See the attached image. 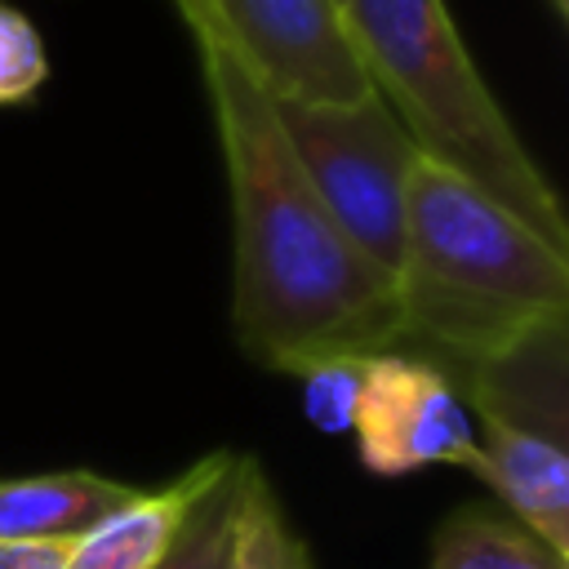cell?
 Segmentation results:
<instances>
[{
    "mask_svg": "<svg viewBox=\"0 0 569 569\" xmlns=\"http://www.w3.org/2000/svg\"><path fill=\"white\" fill-rule=\"evenodd\" d=\"M351 431L365 471L387 480L422 467H471L476 458V418L449 369L405 347L365 356Z\"/></svg>",
    "mask_w": 569,
    "mask_h": 569,
    "instance_id": "8992f818",
    "label": "cell"
},
{
    "mask_svg": "<svg viewBox=\"0 0 569 569\" xmlns=\"http://www.w3.org/2000/svg\"><path fill=\"white\" fill-rule=\"evenodd\" d=\"M276 120L351 244L396 276L405 253L409 173L422 156L396 111L369 93L360 102H289L276 98Z\"/></svg>",
    "mask_w": 569,
    "mask_h": 569,
    "instance_id": "277c9868",
    "label": "cell"
},
{
    "mask_svg": "<svg viewBox=\"0 0 569 569\" xmlns=\"http://www.w3.org/2000/svg\"><path fill=\"white\" fill-rule=\"evenodd\" d=\"M49 76V53L40 31L31 27V18L0 0V107L9 102H27Z\"/></svg>",
    "mask_w": 569,
    "mask_h": 569,
    "instance_id": "4fadbf2b",
    "label": "cell"
},
{
    "mask_svg": "<svg viewBox=\"0 0 569 569\" xmlns=\"http://www.w3.org/2000/svg\"><path fill=\"white\" fill-rule=\"evenodd\" d=\"M191 4L271 98L360 102L373 89L338 0H173Z\"/></svg>",
    "mask_w": 569,
    "mask_h": 569,
    "instance_id": "5b68a950",
    "label": "cell"
},
{
    "mask_svg": "<svg viewBox=\"0 0 569 569\" xmlns=\"http://www.w3.org/2000/svg\"><path fill=\"white\" fill-rule=\"evenodd\" d=\"M138 489L89 467L4 476L0 480V542H71Z\"/></svg>",
    "mask_w": 569,
    "mask_h": 569,
    "instance_id": "ba28073f",
    "label": "cell"
},
{
    "mask_svg": "<svg viewBox=\"0 0 569 569\" xmlns=\"http://www.w3.org/2000/svg\"><path fill=\"white\" fill-rule=\"evenodd\" d=\"M467 471H476L520 525L569 556V453L560 440L476 422V458Z\"/></svg>",
    "mask_w": 569,
    "mask_h": 569,
    "instance_id": "52a82bcc",
    "label": "cell"
},
{
    "mask_svg": "<svg viewBox=\"0 0 569 569\" xmlns=\"http://www.w3.org/2000/svg\"><path fill=\"white\" fill-rule=\"evenodd\" d=\"M240 476H244V453L218 449L204 485L191 493L187 511L178 516V525L151 569H231Z\"/></svg>",
    "mask_w": 569,
    "mask_h": 569,
    "instance_id": "8fae6325",
    "label": "cell"
},
{
    "mask_svg": "<svg viewBox=\"0 0 569 569\" xmlns=\"http://www.w3.org/2000/svg\"><path fill=\"white\" fill-rule=\"evenodd\" d=\"M67 542H0V569H62Z\"/></svg>",
    "mask_w": 569,
    "mask_h": 569,
    "instance_id": "9a60e30c",
    "label": "cell"
},
{
    "mask_svg": "<svg viewBox=\"0 0 569 569\" xmlns=\"http://www.w3.org/2000/svg\"><path fill=\"white\" fill-rule=\"evenodd\" d=\"M547 4H551L556 18H569V0H547Z\"/></svg>",
    "mask_w": 569,
    "mask_h": 569,
    "instance_id": "2e32d148",
    "label": "cell"
},
{
    "mask_svg": "<svg viewBox=\"0 0 569 569\" xmlns=\"http://www.w3.org/2000/svg\"><path fill=\"white\" fill-rule=\"evenodd\" d=\"M209 467H213V453L187 467L164 489H138L129 502H120L111 516H102L98 525H89L80 538L67 542L62 569H151L178 516L187 511L191 493L204 485Z\"/></svg>",
    "mask_w": 569,
    "mask_h": 569,
    "instance_id": "9c48e42d",
    "label": "cell"
},
{
    "mask_svg": "<svg viewBox=\"0 0 569 569\" xmlns=\"http://www.w3.org/2000/svg\"><path fill=\"white\" fill-rule=\"evenodd\" d=\"M231 569H316L307 542L293 533L267 471L244 453L240 511H236V556Z\"/></svg>",
    "mask_w": 569,
    "mask_h": 569,
    "instance_id": "7c38bea8",
    "label": "cell"
},
{
    "mask_svg": "<svg viewBox=\"0 0 569 569\" xmlns=\"http://www.w3.org/2000/svg\"><path fill=\"white\" fill-rule=\"evenodd\" d=\"M427 569H569V556L498 502L453 507L431 529Z\"/></svg>",
    "mask_w": 569,
    "mask_h": 569,
    "instance_id": "30bf717a",
    "label": "cell"
},
{
    "mask_svg": "<svg viewBox=\"0 0 569 569\" xmlns=\"http://www.w3.org/2000/svg\"><path fill=\"white\" fill-rule=\"evenodd\" d=\"M178 18L196 40L227 164L236 240L231 325L244 356L298 378L325 360L400 347L396 276L365 258L333 222L276 120V98L191 4H178Z\"/></svg>",
    "mask_w": 569,
    "mask_h": 569,
    "instance_id": "6da1fadb",
    "label": "cell"
},
{
    "mask_svg": "<svg viewBox=\"0 0 569 569\" xmlns=\"http://www.w3.org/2000/svg\"><path fill=\"white\" fill-rule=\"evenodd\" d=\"M360 62L422 156L489 191L569 253V218L476 71L445 0H342Z\"/></svg>",
    "mask_w": 569,
    "mask_h": 569,
    "instance_id": "3957f363",
    "label": "cell"
},
{
    "mask_svg": "<svg viewBox=\"0 0 569 569\" xmlns=\"http://www.w3.org/2000/svg\"><path fill=\"white\" fill-rule=\"evenodd\" d=\"M396 289L400 347L418 342L462 369L569 316V253L462 173L418 156Z\"/></svg>",
    "mask_w": 569,
    "mask_h": 569,
    "instance_id": "7a4b0ae2",
    "label": "cell"
},
{
    "mask_svg": "<svg viewBox=\"0 0 569 569\" xmlns=\"http://www.w3.org/2000/svg\"><path fill=\"white\" fill-rule=\"evenodd\" d=\"M338 4H342V0H338Z\"/></svg>",
    "mask_w": 569,
    "mask_h": 569,
    "instance_id": "e0dca14e",
    "label": "cell"
},
{
    "mask_svg": "<svg viewBox=\"0 0 569 569\" xmlns=\"http://www.w3.org/2000/svg\"><path fill=\"white\" fill-rule=\"evenodd\" d=\"M360 360H325L311 365L302 378V413L320 431H351L356 405H360Z\"/></svg>",
    "mask_w": 569,
    "mask_h": 569,
    "instance_id": "5bb4252c",
    "label": "cell"
}]
</instances>
